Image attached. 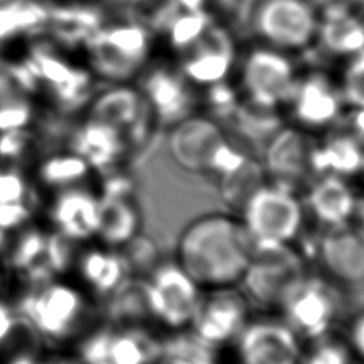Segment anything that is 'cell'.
I'll return each mask as SVG.
<instances>
[{
  "label": "cell",
  "mask_w": 364,
  "mask_h": 364,
  "mask_svg": "<svg viewBox=\"0 0 364 364\" xmlns=\"http://www.w3.org/2000/svg\"><path fill=\"white\" fill-rule=\"evenodd\" d=\"M254 241L235 212L203 213L181 231L175 260L205 289L240 286Z\"/></svg>",
  "instance_id": "obj_1"
},
{
  "label": "cell",
  "mask_w": 364,
  "mask_h": 364,
  "mask_svg": "<svg viewBox=\"0 0 364 364\" xmlns=\"http://www.w3.org/2000/svg\"><path fill=\"white\" fill-rule=\"evenodd\" d=\"M15 306L43 343H65L87 336L85 328L92 318L89 294L55 276L29 286Z\"/></svg>",
  "instance_id": "obj_2"
},
{
  "label": "cell",
  "mask_w": 364,
  "mask_h": 364,
  "mask_svg": "<svg viewBox=\"0 0 364 364\" xmlns=\"http://www.w3.org/2000/svg\"><path fill=\"white\" fill-rule=\"evenodd\" d=\"M154 37L144 24L127 14L109 18L85 42L87 69L92 76L109 84L130 82L151 63Z\"/></svg>",
  "instance_id": "obj_3"
},
{
  "label": "cell",
  "mask_w": 364,
  "mask_h": 364,
  "mask_svg": "<svg viewBox=\"0 0 364 364\" xmlns=\"http://www.w3.org/2000/svg\"><path fill=\"white\" fill-rule=\"evenodd\" d=\"M167 146L175 164L185 172L215 175L217 178L247 158L228 140L227 132L215 119L198 112L172 125Z\"/></svg>",
  "instance_id": "obj_4"
},
{
  "label": "cell",
  "mask_w": 364,
  "mask_h": 364,
  "mask_svg": "<svg viewBox=\"0 0 364 364\" xmlns=\"http://www.w3.org/2000/svg\"><path fill=\"white\" fill-rule=\"evenodd\" d=\"M306 274L305 257L294 244L255 242L237 287L250 305L281 310Z\"/></svg>",
  "instance_id": "obj_5"
},
{
  "label": "cell",
  "mask_w": 364,
  "mask_h": 364,
  "mask_svg": "<svg viewBox=\"0 0 364 364\" xmlns=\"http://www.w3.org/2000/svg\"><path fill=\"white\" fill-rule=\"evenodd\" d=\"M244 20L259 43L302 53L315 46L319 9L311 0H252Z\"/></svg>",
  "instance_id": "obj_6"
},
{
  "label": "cell",
  "mask_w": 364,
  "mask_h": 364,
  "mask_svg": "<svg viewBox=\"0 0 364 364\" xmlns=\"http://www.w3.org/2000/svg\"><path fill=\"white\" fill-rule=\"evenodd\" d=\"M240 217L254 244H294L304 230L305 210L296 191L267 181L247 199Z\"/></svg>",
  "instance_id": "obj_7"
},
{
  "label": "cell",
  "mask_w": 364,
  "mask_h": 364,
  "mask_svg": "<svg viewBox=\"0 0 364 364\" xmlns=\"http://www.w3.org/2000/svg\"><path fill=\"white\" fill-rule=\"evenodd\" d=\"M240 77L244 98L281 108L292 97L299 71L291 55L257 42L240 60Z\"/></svg>",
  "instance_id": "obj_8"
},
{
  "label": "cell",
  "mask_w": 364,
  "mask_h": 364,
  "mask_svg": "<svg viewBox=\"0 0 364 364\" xmlns=\"http://www.w3.org/2000/svg\"><path fill=\"white\" fill-rule=\"evenodd\" d=\"M144 279L153 321L172 332L190 328L203 289L185 269L177 262L158 263Z\"/></svg>",
  "instance_id": "obj_9"
},
{
  "label": "cell",
  "mask_w": 364,
  "mask_h": 364,
  "mask_svg": "<svg viewBox=\"0 0 364 364\" xmlns=\"http://www.w3.org/2000/svg\"><path fill=\"white\" fill-rule=\"evenodd\" d=\"M249 306L237 286L205 289L190 326L193 336L209 348L235 342L250 319Z\"/></svg>",
  "instance_id": "obj_10"
},
{
  "label": "cell",
  "mask_w": 364,
  "mask_h": 364,
  "mask_svg": "<svg viewBox=\"0 0 364 364\" xmlns=\"http://www.w3.org/2000/svg\"><path fill=\"white\" fill-rule=\"evenodd\" d=\"M341 310V297L328 279L306 274L279 310L284 321L302 341L329 334Z\"/></svg>",
  "instance_id": "obj_11"
},
{
  "label": "cell",
  "mask_w": 364,
  "mask_h": 364,
  "mask_svg": "<svg viewBox=\"0 0 364 364\" xmlns=\"http://www.w3.org/2000/svg\"><path fill=\"white\" fill-rule=\"evenodd\" d=\"M294 125L306 132L328 130L343 119L345 102L337 80L328 73L313 69L299 74L289 100Z\"/></svg>",
  "instance_id": "obj_12"
},
{
  "label": "cell",
  "mask_w": 364,
  "mask_h": 364,
  "mask_svg": "<svg viewBox=\"0 0 364 364\" xmlns=\"http://www.w3.org/2000/svg\"><path fill=\"white\" fill-rule=\"evenodd\" d=\"M237 63V46L231 28L213 23L209 31L178 56L177 66L194 87L207 89L225 82Z\"/></svg>",
  "instance_id": "obj_13"
},
{
  "label": "cell",
  "mask_w": 364,
  "mask_h": 364,
  "mask_svg": "<svg viewBox=\"0 0 364 364\" xmlns=\"http://www.w3.org/2000/svg\"><path fill=\"white\" fill-rule=\"evenodd\" d=\"M140 89L144 102L158 124L172 125L194 112V87L177 65L154 63L140 74Z\"/></svg>",
  "instance_id": "obj_14"
},
{
  "label": "cell",
  "mask_w": 364,
  "mask_h": 364,
  "mask_svg": "<svg viewBox=\"0 0 364 364\" xmlns=\"http://www.w3.org/2000/svg\"><path fill=\"white\" fill-rule=\"evenodd\" d=\"M304 341L284 319H249L235 341L241 364H300Z\"/></svg>",
  "instance_id": "obj_15"
},
{
  "label": "cell",
  "mask_w": 364,
  "mask_h": 364,
  "mask_svg": "<svg viewBox=\"0 0 364 364\" xmlns=\"http://www.w3.org/2000/svg\"><path fill=\"white\" fill-rule=\"evenodd\" d=\"M315 138L310 132L297 125H282L268 138L263 151L262 166L272 183L291 188L296 191L305 183L313 171V149Z\"/></svg>",
  "instance_id": "obj_16"
},
{
  "label": "cell",
  "mask_w": 364,
  "mask_h": 364,
  "mask_svg": "<svg viewBox=\"0 0 364 364\" xmlns=\"http://www.w3.org/2000/svg\"><path fill=\"white\" fill-rule=\"evenodd\" d=\"M87 117L114 127L125 136L129 146L143 138L144 130L156 121L138 87L129 82L109 84L89 100Z\"/></svg>",
  "instance_id": "obj_17"
},
{
  "label": "cell",
  "mask_w": 364,
  "mask_h": 364,
  "mask_svg": "<svg viewBox=\"0 0 364 364\" xmlns=\"http://www.w3.org/2000/svg\"><path fill=\"white\" fill-rule=\"evenodd\" d=\"M315 255L332 281L360 284L364 281V230L355 222L323 231Z\"/></svg>",
  "instance_id": "obj_18"
},
{
  "label": "cell",
  "mask_w": 364,
  "mask_h": 364,
  "mask_svg": "<svg viewBox=\"0 0 364 364\" xmlns=\"http://www.w3.org/2000/svg\"><path fill=\"white\" fill-rule=\"evenodd\" d=\"M48 215L60 235L77 244L90 242L100 228V198L82 185L55 191Z\"/></svg>",
  "instance_id": "obj_19"
},
{
  "label": "cell",
  "mask_w": 364,
  "mask_h": 364,
  "mask_svg": "<svg viewBox=\"0 0 364 364\" xmlns=\"http://www.w3.org/2000/svg\"><path fill=\"white\" fill-rule=\"evenodd\" d=\"M313 47L343 61L364 50V21L360 5L331 4L319 9L318 33Z\"/></svg>",
  "instance_id": "obj_20"
},
{
  "label": "cell",
  "mask_w": 364,
  "mask_h": 364,
  "mask_svg": "<svg viewBox=\"0 0 364 364\" xmlns=\"http://www.w3.org/2000/svg\"><path fill=\"white\" fill-rule=\"evenodd\" d=\"M73 268L89 296L109 297L130 276L121 250L105 244L79 252Z\"/></svg>",
  "instance_id": "obj_21"
},
{
  "label": "cell",
  "mask_w": 364,
  "mask_h": 364,
  "mask_svg": "<svg viewBox=\"0 0 364 364\" xmlns=\"http://www.w3.org/2000/svg\"><path fill=\"white\" fill-rule=\"evenodd\" d=\"M306 207L324 228L353 222L358 196L348 178L319 173L306 191Z\"/></svg>",
  "instance_id": "obj_22"
},
{
  "label": "cell",
  "mask_w": 364,
  "mask_h": 364,
  "mask_svg": "<svg viewBox=\"0 0 364 364\" xmlns=\"http://www.w3.org/2000/svg\"><path fill=\"white\" fill-rule=\"evenodd\" d=\"M71 149L84 158L93 172H111L129 151V143L114 127L85 117L73 135Z\"/></svg>",
  "instance_id": "obj_23"
},
{
  "label": "cell",
  "mask_w": 364,
  "mask_h": 364,
  "mask_svg": "<svg viewBox=\"0 0 364 364\" xmlns=\"http://www.w3.org/2000/svg\"><path fill=\"white\" fill-rule=\"evenodd\" d=\"M100 228L97 240L105 246L121 249L140 235L141 212L134 190L98 193Z\"/></svg>",
  "instance_id": "obj_24"
},
{
  "label": "cell",
  "mask_w": 364,
  "mask_h": 364,
  "mask_svg": "<svg viewBox=\"0 0 364 364\" xmlns=\"http://www.w3.org/2000/svg\"><path fill=\"white\" fill-rule=\"evenodd\" d=\"M164 343L146 326H112L108 331L105 364H156Z\"/></svg>",
  "instance_id": "obj_25"
},
{
  "label": "cell",
  "mask_w": 364,
  "mask_h": 364,
  "mask_svg": "<svg viewBox=\"0 0 364 364\" xmlns=\"http://www.w3.org/2000/svg\"><path fill=\"white\" fill-rule=\"evenodd\" d=\"M315 173H334L351 178L364 172V144L345 129L332 132L313 149Z\"/></svg>",
  "instance_id": "obj_26"
},
{
  "label": "cell",
  "mask_w": 364,
  "mask_h": 364,
  "mask_svg": "<svg viewBox=\"0 0 364 364\" xmlns=\"http://www.w3.org/2000/svg\"><path fill=\"white\" fill-rule=\"evenodd\" d=\"M108 299L112 326H146L148 321H153L146 279L141 276H129Z\"/></svg>",
  "instance_id": "obj_27"
},
{
  "label": "cell",
  "mask_w": 364,
  "mask_h": 364,
  "mask_svg": "<svg viewBox=\"0 0 364 364\" xmlns=\"http://www.w3.org/2000/svg\"><path fill=\"white\" fill-rule=\"evenodd\" d=\"M48 10L34 0H9L0 4V43L16 37L41 36Z\"/></svg>",
  "instance_id": "obj_28"
},
{
  "label": "cell",
  "mask_w": 364,
  "mask_h": 364,
  "mask_svg": "<svg viewBox=\"0 0 364 364\" xmlns=\"http://www.w3.org/2000/svg\"><path fill=\"white\" fill-rule=\"evenodd\" d=\"M93 171L84 158L68 149V151H53L37 167V178L48 190L60 191L71 186L82 185Z\"/></svg>",
  "instance_id": "obj_29"
},
{
  "label": "cell",
  "mask_w": 364,
  "mask_h": 364,
  "mask_svg": "<svg viewBox=\"0 0 364 364\" xmlns=\"http://www.w3.org/2000/svg\"><path fill=\"white\" fill-rule=\"evenodd\" d=\"M267 181L268 178L262 162L250 159L249 156L233 171L218 177L225 204L235 213H240L247 199Z\"/></svg>",
  "instance_id": "obj_30"
},
{
  "label": "cell",
  "mask_w": 364,
  "mask_h": 364,
  "mask_svg": "<svg viewBox=\"0 0 364 364\" xmlns=\"http://www.w3.org/2000/svg\"><path fill=\"white\" fill-rule=\"evenodd\" d=\"M213 23H217L215 18H212L205 11L178 10V14L172 18L159 36L164 37L167 47L180 56L193 47L209 31Z\"/></svg>",
  "instance_id": "obj_31"
},
{
  "label": "cell",
  "mask_w": 364,
  "mask_h": 364,
  "mask_svg": "<svg viewBox=\"0 0 364 364\" xmlns=\"http://www.w3.org/2000/svg\"><path fill=\"white\" fill-rule=\"evenodd\" d=\"M231 117L235 119L237 129H240L241 134L247 140L262 141L263 144L268 141V138L276 130L282 127L278 108L259 105L255 102H250L247 98H244L237 103Z\"/></svg>",
  "instance_id": "obj_32"
},
{
  "label": "cell",
  "mask_w": 364,
  "mask_h": 364,
  "mask_svg": "<svg viewBox=\"0 0 364 364\" xmlns=\"http://www.w3.org/2000/svg\"><path fill=\"white\" fill-rule=\"evenodd\" d=\"M181 10L205 11L218 23L233 26L235 23L246 18V0H177Z\"/></svg>",
  "instance_id": "obj_33"
},
{
  "label": "cell",
  "mask_w": 364,
  "mask_h": 364,
  "mask_svg": "<svg viewBox=\"0 0 364 364\" xmlns=\"http://www.w3.org/2000/svg\"><path fill=\"white\" fill-rule=\"evenodd\" d=\"M338 87L345 105L351 108H364V50L345 60Z\"/></svg>",
  "instance_id": "obj_34"
},
{
  "label": "cell",
  "mask_w": 364,
  "mask_h": 364,
  "mask_svg": "<svg viewBox=\"0 0 364 364\" xmlns=\"http://www.w3.org/2000/svg\"><path fill=\"white\" fill-rule=\"evenodd\" d=\"M300 364H353V355L347 342L338 341L329 334L311 342L309 350H304Z\"/></svg>",
  "instance_id": "obj_35"
},
{
  "label": "cell",
  "mask_w": 364,
  "mask_h": 364,
  "mask_svg": "<svg viewBox=\"0 0 364 364\" xmlns=\"http://www.w3.org/2000/svg\"><path fill=\"white\" fill-rule=\"evenodd\" d=\"M124 255V260L127 263L130 276H146L153 272L158 265V250H156L153 241L144 240L140 235L134 237L130 242L119 249Z\"/></svg>",
  "instance_id": "obj_36"
},
{
  "label": "cell",
  "mask_w": 364,
  "mask_h": 364,
  "mask_svg": "<svg viewBox=\"0 0 364 364\" xmlns=\"http://www.w3.org/2000/svg\"><path fill=\"white\" fill-rule=\"evenodd\" d=\"M33 188L20 167H0V204L24 203L33 205Z\"/></svg>",
  "instance_id": "obj_37"
},
{
  "label": "cell",
  "mask_w": 364,
  "mask_h": 364,
  "mask_svg": "<svg viewBox=\"0 0 364 364\" xmlns=\"http://www.w3.org/2000/svg\"><path fill=\"white\" fill-rule=\"evenodd\" d=\"M20 321L21 315L18 313L16 306L0 300V353H4L7 348L9 342L20 326Z\"/></svg>",
  "instance_id": "obj_38"
},
{
  "label": "cell",
  "mask_w": 364,
  "mask_h": 364,
  "mask_svg": "<svg viewBox=\"0 0 364 364\" xmlns=\"http://www.w3.org/2000/svg\"><path fill=\"white\" fill-rule=\"evenodd\" d=\"M347 345L358 360L364 363V311L356 315L351 321L347 334Z\"/></svg>",
  "instance_id": "obj_39"
},
{
  "label": "cell",
  "mask_w": 364,
  "mask_h": 364,
  "mask_svg": "<svg viewBox=\"0 0 364 364\" xmlns=\"http://www.w3.org/2000/svg\"><path fill=\"white\" fill-rule=\"evenodd\" d=\"M345 116V129L364 144V108H351Z\"/></svg>",
  "instance_id": "obj_40"
},
{
  "label": "cell",
  "mask_w": 364,
  "mask_h": 364,
  "mask_svg": "<svg viewBox=\"0 0 364 364\" xmlns=\"http://www.w3.org/2000/svg\"><path fill=\"white\" fill-rule=\"evenodd\" d=\"M39 364H84L79 356H55L50 360H41Z\"/></svg>",
  "instance_id": "obj_41"
},
{
  "label": "cell",
  "mask_w": 364,
  "mask_h": 364,
  "mask_svg": "<svg viewBox=\"0 0 364 364\" xmlns=\"http://www.w3.org/2000/svg\"><path fill=\"white\" fill-rule=\"evenodd\" d=\"M353 222H355L356 225H360V227L364 230V198H358Z\"/></svg>",
  "instance_id": "obj_42"
},
{
  "label": "cell",
  "mask_w": 364,
  "mask_h": 364,
  "mask_svg": "<svg viewBox=\"0 0 364 364\" xmlns=\"http://www.w3.org/2000/svg\"><path fill=\"white\" fill-rule=\"evenodd\" d=\"M313 4L316 5L318 9L326 7V5H331V4H353V5H360L363 0H311Z\"/></svg>",
  "instance_id": "obj_43"
},
{
  "label": "cell",
  "mask_w": 364,
  "mask_h": 364,
  "mask_svg": "<svg viewBox=\"0 0 364 364\" xmlns=\"http://www.w3.org/2000/svg\"><path fill=\"white\" fill-rule=\"evenodd\" d=\"M360 14H361V18H363V21H364V0L360 4Z\"/></svg>",
  "instance_id": "obj_44"
},
{
  "label": "cell",
  "mask_w": 364,
  "mask_h": 364,
  "mask_svg": "<svg viewBox=\"0 0 364 364\" xmlns=\"http://www.w3.org/2000/svg\"><path fill=\"white\" fill-rule=\"evenodd\" d=\"M2 284H4V274H2V269H0V291H2Z\"/></svg>",
  "instance_id": "obj_45"
},
{
  "label": "cell",
  "mask_w": 364,
  "mask_h": 364,
  "mask_svg": "<svg viewBox=\"0 0 364 364\" xmlns=\"http://www.w3.org/2000/svg\"><path fill=\"white\" fill-rule=\"evenodd\" d=\"M4 2H9V0H0V4H4Z\"/></svg>",
  "instance_id": "obj_46"
},
{
  "label": "cell",
  "mask_w": 364,
  "mask_h": 364,
  "mask_svg": "<svg viewBox=\"0 0 364 364\" xmlns=\"http://www.w3.org/2000/svg\"><path fill=\"white\" fill-rule=\"evenodd\" d=\"M361 364H364V363H361Z\"/></svg>",
  "instance_id": "obj_47"
}]
</instances>
